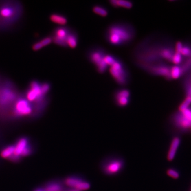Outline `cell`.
I'll return each mask as SVG.
<instances>
[{"instance_id":"6da1fadb","label":"cell","mask_w":191,"mask_h":191,"mask_svg":"<svg viewBox=\"0 0 191 191\" xmlns=\"http://www.w3.org/2000/svg\"><path fill=\"white\" fill-rule=\"evenodd\" d=\"M136 36V30L133 25L126 21L111 23L104 32L106 41L113 46L121 47L131 44Z\"/></svg>"},{"instance_id":"3957f363","label":"cell","mask_w":191,"mask_h":191,"mask_svg":"<svg viewBox=\"0 0 191 191\" xmlns=\"http://www.w3.org/2000/svg\"><path fill=\"white\" fill-rule=\"evenodd\" d=\"M23 10L19 1H0V30L8 29L18 22L22 16Z\"/></svg>"},{"instance_id":"9a60e30c","label":"cell","mask_w":191,"mask_h":191,"mask_svg":"<svg viewBox=\"0 0 191 191\" xmlns=\"http://www.w3.org/2000/svg\"><path fill=\"white\" fill-rule=\"evenodd\" d=\"M49 19L51 22L59 26H66L68 22V19L66 16L58 13H52L49 16Z\"/></svg>"},{"instance_id":"2e32d148","label":"cell","mask_w":191,"mask_h":191,"mask_svg":"<svg viewBox=\"0 0 191 191\" xmlns=\"http://www.w3.org/2000/svg\"><path fill=\"white\" fill-rule=\"evenodd\" d=\"M14 146L13 144H9L4 146L0 151V156L4 159L13 161L14 156Z\"/></svg>"},{"instance_id":"7c38bea8","label":"cell","mask_w":191,"mask_h":191,"mask_svg":"<svg viewBox=\"0 0 191 191\" xmlns=\"http://www.w3.org/2000/svg\"><path fill=\"white\" fill-rule=\"evenodd\" d=\"M67 47L75 48L79 43V35L76 30L71 28L66 38Z\"/></svg>"},{"instance_id":"f1b7e54d","label":"cell","mask_w":191,"mask_h":191,"mask_svg":"<svg viewBox=\"0 0 191 191\" xmlns=\"http://www.w3.org/2000/svg\"><path fill=\"white\" fill-rule=\"evenodd\" d=\"M183 47V44L181 41H178L175 44V52L181 54L182 48Z\"/></svg>"},{"instance_id":"7402d4cb","label":"cell","mask_w":191,"mask_h":191,"mask_svg":"<svg viewBox=\"0 0 191 191\" xmlns=\"http://www.w3.org/2000/svg\"><path fill=\"white\" fill-rule=\"evenodd\" d=\"M118 57L114 55L107 53L104 57V60L108 67H111L117 60Z\"/></svg>"},{"instance_id":"1f68e13d","label":"cell","mask_w":191,"mask_h":191,"mask_svg":"<svg viewBox=\"0 0 191 191\" xmlns=\"http://www.w3.org/2000/svg\"><path fill=\"white\" fill-rule=\"evenodd\" d=\"M2 79H3V78H2L0 76V83H1V81H2Z\"/></svg>"},{"instance_id":"52a82bcc","label":"cell","mask_w":191,"mask_h":191,"mask_svg":"<svg viewBox=\"0 0 191 191\" xmlns=\"http://www.w3.org/2000/svg\"><path fill=\"white\" fill-rule=\"evenodd\" d=\"M170 69L171 67L163 61L143 67L141 70L151 76H163L166 79L171 80Z\"/></svg>"},{"instance_id":"5b68a950","label":"cell","mask_w":191,"mask_h":191,"mask_svg":"<svg viewBox=\"0 0 191 191\" xmlns=\"http://www.w3.org/2000/svg\"><path fill=\"white\" fill-rule=\"evenodd\" d=\"M107 52L106 49L99 45H94L86 51V56L89 62L93 64L97 72L100 74L105 73L108 66L105 63L104 58Z\"/></svg>"},{"instance_id":"7a4b0ae2","label":"cell","mask_w":191,"mask_h":191,"mask_svg":"<svg viewBox=\"0 0 191 191\" xmlns=\"http://www.w3.org/2000/svg\"><path fill=\"white\" fill-rule=\"evenodd\" d=\"M45 108L35 105L25 98L21 92L11 108L6 120H19L32 118L42 114Z\"/></svg>"},{"instance_id":"44dd1931","label":"cell","mask_w":191,"mask_h":191,"mask_svg":"<svg viewBox=\"0 0 191 191\" xmlns=\"http://www.w3.org/2000/svg\"><path fill=\"white\" fill-rule=\"evenodd\" d=\"M191 104V95H187L186 97L185 98L183 102L179 106L178 110L179 112L184 111L187 108H189V106Z\"/></svg>"},{"instance_id":"4fadbf2b","label":"cell","mask_w":191,"mask_h":191,"mask_svg":"<svg viewBox=\"0 0 191 191\" xmlns=\"http://www.w3.org/2000/svg\"><path fill=\"white\" fill-rule=\"evenodd\" d=\"M43 187L44 191H64L65 188L63 181L57 180L49 181Z\"/></svg>"},{"instance_id":"d4e9b609","label":"cell","mask_w":191,"mask_h":191,"mask_svg":"<svg viewBox=\"0 0 191 191\" xmlns=\"http://www.w3.org/2000/svg\"><path fill=\"white\" fill-rule=\"evenodd\" d=\"M166 173L169 177L174 179H178L179 177V173L178 171L173 168H169L167 170Z\"/></svg>"},{"instance_id":"603a6c76","label":"cell","mask_w":191,"mask_h":191,"mask_svg":"<svg viewBox=\"0 0 191 191\" xmlns=\"http://www.w3.org/2000/svg\"><path fill=\"white\" fill-rule=\"evenodd\" d=\"M41 92L45 96H47L51 90V83L48 82H44L41 83Z\"/></svg>"},{"instance_id":"e0dca14e","label":"cell","mask_w":191,"mask_h":191,"mask_svg":"<svg viewBox=\"0 0 191 191\" xmlns=\"http://www.w3.org/2000/svg\"><path fill=\"white\" fill-rule=\"evenodd\" d=\"M71 28L67 26H59L54 29L53 31V36L66 40L67 35L69 34Z\"/></svg>"},{"instance_id":"83f0119b","label":"cell","mask_w":191,"mask_h":191,"mask_svg":"<svg viewBox=\"0 0 191 191\" xmlns=\"http://www.w3.org/2000/svg\"><path fill=\"white\" fill-rule=\"evenodd\" d=\"M182 115L186 119H187L188 121H190L191 122V108H188L183 111L181 112H180Z\"/></svg>"},{"instance_id":"f546056e","label":"cell","mask_w":191,"mask_h":191,"mask_svg":"<svg viewBox=\"0 0 191 191\" xmlns=\"http://www.w3.org/2000/svg\"><path fill=\"white\" fill-rule=\"evenodd\" d=\"M64 191H80L78 190H76L75 188H66L64 189Z\"/></svg>"},{"instance_id":"ba28073f","label":"cell","mask_w":191,"mask_h":191,"mask_svg":"<svg viewBox=\"0 0 191 191\" xmlns=\"http://www.w3.org/2000/svg\"><path fill=\"white\" fill-rule=\"evenodd\" d=\"M124 167V161L123 159L118 157H114L104 162L102 165V170L106 175L112 176L119 174Z\"/></svg>"},{"instance_id":"30bf717a","label":"cell","mask_w":191,"mask_h":191,"mask_svg":"<svg viewBox=\"0 0 191 191\" xmlns=\"http://www.w3.org/2000/svg\"><path fill=\"white\" fill-rule=\"evenodd\" d=\"M113 98L115 104L118 107H126L130 102V91L124 88L116 89L113 93Z\"/></svg>"},{"instance_id":"8fae6325","label":"cell","mask_w":191,"mask_h":191,"mask_svg":"<svg viewBox=\"0 0 191 191\" xmlns=\"http://www.w3.org/2000/svg\"><path fill=\"white\" fill-rule=\"evenodd\" d=\"M180 143L181 139L179 137H175L172 139L167 156V158L169 161H172L175 158Z\"/></svg>"},{"instance_id":"5bb4252c","label":"cell","mask_w":191,"mask_h":191,"mask_svg":"<svg viewBox=\"0 0 191 191\" xmlns=\"http://www.w3.org/2000/svg\"><path fill=\"white\" fill-rule=\"evenodd\" d=\"M172 120L176 125L181 128H188L191 127V122L182 115L179 112L176 113L172 117Z\"/></svg>"},{"instance_id":"d6986e66","label":"cell","mask_w":191,"mask_h":191,"mask_svg":"<svg viewBox=\"0 0 191 191\" xmlns=\"http://www.w3.org/2000/svg\"><path fill=\"white\" fill-rule=\"evenodd\" d=\"M93 12L102 17H106L109 14L108 9L103 5H95L92 8Z\"/></svg>"},{"instance_id":"ac0fdd59","label":"cell","mask_w":191,"mask_h":191,"mask_svg":"<svg viewBox=\"0 0 191 191\" xmlns=\"http://www.w3.org/2000/svg\"><path fill=\"white\" fill-rule=\"evenodd\" d=\"M109 3L111 6L115 8H125L130 9L133 6V3L131 1L125 0H110Z\"/></svg>"},{"instance_id":"8992f818","label":"cell","mask_w":191,"mask_h":191,"mask_svg":"<svg viewBox=\"0 0 191 191\" xmlns=\"http://www.w3.org/2000/svg\"><path fill=\"white\" fill-rule=\"evenodd\" d=\"M109 72L118 85L125 87L130 82V73L128 69L123 61L118 57L114 63L109 67Z\"/></svg>"},{"instance_id":"4316f807","label":"cell","mask_w":191,"mask_h":191,"mask_svg":"<svg viewBox=\"0 0 191 191\" xmlns=\"http://www.w3.org/2000/svg\"><path fill=\"white\" fill-rule=\"evenodd\" d=\"M39 43H41L43 47H44L45 46H47L48 45L51 44L52 43V38L51 36L45 37L44 38L41 39V40L39 41Z\"/></svg>"},{"instance_id":"484cf974","label":"cell","mask_w":191,"mask_h":191,"mask_svg":"<svg viewBox=\"0 0 191 191\" xmlns=\"http://www.w3.org/2000/svg\"><path fill=\"white\" fill-rule=\"evenodd\" d=\"M181 54L184 56L188 57H191V47L187 45H184L182 48Z\"/></svg>"},{"instance_id":"cb8c5ba5","label":"cell","mask_w":191,"mask_h":191,"mask_svg":"<svg viewBox=\"0 0 191 191\" xmlns=\"http://www.w3.org/2000/svg\"><path fill=\"white\" fill-rule=\"evenodd\" d=\"M183 57L181 54L175 52L172 58V63L176 65H178L181 63Z\"/></svg>"},{"instance_id":"277c9868","label":"cell","mask_w":191,"mask_h":191,"mask_svg":"<svg viewBox=\"0 0 191 191\" xmlns=\"http://www.w3.org/2000/svg\"><path fill=\"white\" fill-rule=\"evenodd\" d=\"M21 92L11 80L3 78L0 83V117L6 119Z\"/></svg>"},{"instance_id":"9c48e42d","label":"cell","mask_w":191,"mask_h":191,"mask_svg":"<svg viewBox=\"0 0 191 191\" xmlns=\"http://www.w3.org/2000/svg\"><path fill=\"white\" fill-rule=\"evenodd\" d=\"M64 185L67 188H73L80 191H85L90 188L89 182L78 176H71L65 178Z\"/></svg>"},{"instance_id":"4dcf8cb0","label":"cell","mask_w":191,"mask_h":191,"mask_svg":"<svg viewBox=\"0 0 191 191\" xmlns=\"http://www.w3.org/2000/svg\"><path fill=\"white\" fill-rule=\"evenodd\" d=\"M33 191H44V190L43 187H38L35 188Z\"/></svg>"},{"instance_id":"ffe728a7","label":"cell","mask_w":191,"mask_h":191,"mask_svg":"<svg viewBox=\"0 0 191 191\" xmlns=\"http://www.w3.org/2000/svg\"><path fill=\"white\" fill-rule=\"evenodd\" d=\"M183 74V71L181 70V66L175 65L174 67H171L170 69V76L171 78L173 79H177L178 78L181 76Z\"/></svg>"}]
</instances>
